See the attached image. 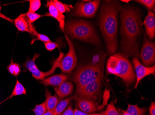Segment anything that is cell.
Segmentation results:
<instances>
[{"label":"cell","instance_id":"20","mask_svg":"<svg viewBox=\"0 0 155 115\" xmlns=\"http://www.w3.org/2000/svg\"><path fill=\"white\" fill-rule=\"evenodd\" d=\"M73 98V96H72L66 99L60 100L54 109L56 115H61Z\"/></svg>","mask_w":155,"mask_h":115},{"label":"cell","instance_id":"12","mask_svg":"<svg viewBox=\"0 0 155 115\" xmlns=\"http://www.w3.org/2000/svg\"><path fill=\"white\" fill-rule=\"evenodd\" d=\"M73 98L75 101L77 107L85 113L93 114L99 109L98 104L94 100L81 98L75 95L73 96Z\"/></svg>","mask_w":155,"mask_h":115},{"label":"cell","instance_id":"24","mask_svg":"<svg viewBox=\"0 0 155 115\" xmlns=\"http://www.w3.org/2000/svg\"><path fill=\"white\" fill-rule=\"evenodd\" d=\"M25 15H26L27 20H28L27 21H28V24L29 25V27L32 26V23L36 21L37 20L43 16V15H40L37 13H31V12H29L25 14Z\"/></svg>","mask_w":155,"mask_h":115},{"label":"cell","instance_id":"35","mask_svg":"<svg viewBox=\"0 0 155 115\" xmlns=\"http://www.w3.org/2000/svg\"><path fill=\"white\" fill-rule=\"evenodd\" d=\"M121 115H130L129 113H128L127 112H126V111H124L123 110L122 111V114Z\"/></svg>","mask_w":155,"mask_h":115},{"label":"cell","instance_id":"23","mask_svg":"<svg viewBox=\"0 0 155 115\" xmlns=\"http://www.w3.org/2000/svg\"><path fill=\"white\" fill-rule=\"evenodd\" d=\"M53 2L58 11L62 14L66 12H70L71 8H73L72 5H68L65 3H62L61 2L57 0L53 1Z\"/></svg>","mask_w":155,"mask_h":115},{"label":"cell","instance_id":"37","mask_svg":"<svg viewBox=\"0 0 155 115\" xmlns=\"http://www.w3.org/2000/svg\"><path fill=\"white\" fill-rule=\"evenodd\" d=\"M1 8H2L1 7V6H0V13H1Z\"/></svg>","mask_w":155,"mask_h":115},{"label":"cell","instance_id":"19","mask_svg":"<svg viewBox=\"0 0 155 115\" xmlns=\"http://www.w3.org/2000/svg\"><path fill=\"white\" fill-rule=\"evenodd\" d=\"M26 94H27V91H26L25 87L23 86L22 84L19 82V80L16 79V83H15L11 95L1 102H0V104L3 103L4 102L6 101L7 100H8L10 98H12L13 97L21 95H26Z\"/></svg>","mask_w":155,"mask_h":115},{"label":"cell","instance_id":"32","mask_svg":"<svg viewBox=\"0 0 155 115\" xmlns=\"http://www.w3.org/2000/svg\"><path fill=\"white\" fill-rule=\"evenodd\" d=\"M74 115V110L72 108V105H70L68 107L67 109L65 110L61 115Z\"/></svg>","mask_w":155,"mask_h":115},{"label":"cell","instance_id":"29","mask_svg":"<svg viewBox=\"0 0 155 115\" xmlns=\"http://www.w3.org/2000/svg\"><path fill=\"white\" fill-rule=\"evenodd\" d=\"M32 33H33V34L35 35H36V37H37V39L35 40H38L41 41H43V42H44L51 41L49 38L48 37H47V35H45L41 34L37 32L35 30L33 31Z\"/></svg>","mask_w":155,"mask_h":115},{"label":"cell","instance_id":"26","mask_svg":"<svg viewBox=\"0 0 155 115\" xmlns=\"http://www.w3.org/2000/svg\"><path fill=\"white\" fill-rule=\"evenodd\" d=\"M28 1L29 2V9H28L29 12L35 13L40 9L41 6V3L40 0H29Z\"/></svg>","mask_w":155,"mask_h":115},{"label":"cell","instance_id":"10","mask_svg":"<svg viewBox=\"0 0 155 115\" xmlns=\"http://www.w3.org/2000/svg\"><path fill=\"white\" fill-rule=\"evenodd\" d=\"M139 57L144 66L149 67L152 66L155 62V43L148 39L144 35V41Z\"/></svg>","mask_w":155,"mask_h":115},{"label":"cell","instance_id":"31","mask_svg":"<svg viewBox=\"0 0 155 115\" xmlns=\"http://www.w3.org/2000/svg\"><path fill=\"white\" fill-rule=\"evenodd\" d=\"M104 115L103 112L101 113H93V114H87L85 113L78 109H75L74 110V115Z\"/></svg>","mask_w":155,"mask_h":115},{"label":"cell","instance_id":"3","mask_svg":"<svg viewBox=\"0 0 155 115\" xmlns=\"http://www.w3.org/2000/svg\"><path fill=\"white\" fill-rule=\"evenodd\" d=\"M104 58V56L96 55L91 64L79 66L74 72L71 79L75 83L76 91L89 84L103 80Z\"/></svg>","mask_w":155,"mask_h":115},{"label":"cell","instance_id":"4","mask_svg":"<svg viewBox=\"0 0 155 115\" xmlns=\"http://www.w3.org/2000/svg\"><path fill=\"white\" fill-rule=\"evenodd\" d=\"M107 74H112L120 77L128 88L135 82L136 76L132 64L126 57L120 53L111 55L108 59Z\"/></svg>","mask_w":155,"mask_h":115},{"label":"cell","instance_id":"9","mask_svg":"<svg viewBox=\"0 0 155 115\" xmlns=\"http://www.w3.org/2000/svg\"><path fill=\"white\" fill-rule=\"evenodd\" d=\"M102 82L103 80H101L87 85L82 89L76 91L75 96L95 101L101 93Z\"/></svg>","mask_w":155,"mask_h":115},{"label":"cell","instance_id":"14","mask_svg":"<svg viewBox=\"0 0 155 115\" xmlns=\"http://www.w3.org/2000/svg\"><path fill=\"white\" fill-rule=\"evenodd\" d=\"M74 86L73 83L68 81L63 82L57 88H55L56 94H57L60 100L72 94L74 91Z\"/></svg>","mask_w":155,"mask_h":115},{"label":"cell","instance_id":"7","mask_svg":"<svg viewBox=\"0 0 155 115\" xmlns=\"http://www.w3.org/2000/svg\"><path fill=\"white\" fill-rule=\"evenodd\" d=\"M64 33L65 34V38L69 45V51L59 63L58 68L61 69L63 73H70L72 72L76 67L77 57L72 41L65 32Z\"/></svg>","mask_w":155,"mask_h":115},{"label":"cell","instance_id":"33","mask_svg":"<svg viewBox=\"0 0 155 115\" xmlns=\"http://www.w3.org/2000/svg\"><path fill=\"white\" fill-rule=\"evenodd\" d=\"M149 111L150 115H155V103L154 102L151 103Z\"/></svg>","mask_w":155,"mask_h":115},{"label":"cell","instance_id":"36","mask_svg":"<svg viewBox=\"0 0 155 115\" xmlns=\"http://www.w3.org/2000/svg\"><path fill=\"white\" fill-rule=\"evenodd\" d=\"M122 2H126V3H128L130 1H124V0H123V1H121Z\"/></svg>","mask_w":155,"mask_h":115},{"label":"cell","instance_id":"11","mask_svg":"<svg viewBox=\"0 0 155 115\" xmlns=\"http://www.w3.org/2000/svg\"><path fill=\"white\" fill-rule=\"evenodd\" d=\"M132 61L134 66L136 72L135 74H136V76L137 77L136 83L133 89H137L138 84L144 77L151 74H153L154 76H155V66L154 65L152 67H146L140 63L139 59L136 57H134L132 59Z\"/></svg>","mask_w":155,"mask_h":115},{"label":"cell","instance_id":"16","mask_svg":"<svg viewBox=\"0 0 155 115\" xmlns=\"http://www.w3.org/2000/svg\"><path fill=\"white\" fill-rule=\"evenodd\" d=\"M69 77V75L62 74H57L44 78L40 82V83L46 86H49L58 87V86L60 85L63 82L68 81Z\"/></svg>","mask_w":155,"mask_h":115},{"label":"cell","instance_id":"15","mask_svg":"<svg viewBox=\"0 0 155 115\" xmlns=\"http://www.w3.org/2000/svg\"><path fill=\"white\" fill-rule=\"evenodd\" d=\"M143 25L145 26L148 37L150 39H153L155 35V14L150 10L148 11V15L145 18Z\"/></svg>","mask_w":155,"mask_h":115},{"label":"cell","instance_id":"25","mask_svg":"<svg viewBox=\"0 0 155 115\" xmlns=\"http://www.w3.org/2000/svg\"><path fill=\"white\" fill-rule=\"evenodd\" d=\"M31 110L34 111L35 115H43L47 112L46 103L44 101L41 104H37L35 108Z\"/></svg>","mask_w":155,"mask_h":115},{"label":"cell","instance_id":"1","mask_svg":"<svg viewBox=\"0 0 155 115\" xmlns=\"http://www.w3.org/2000/svg\"><path fill=\"white\" fill-rule=\"evenodd\" d=\"M120 11L122 55L125 57L136 56L138 53L137 40L142 32L141 14L138 8L131 6L122 7Z\"/></svg>","mask_w":155,"mask_h":115},{"label":"cell","instance_id":"8","mask_svg":"<svg viewBox=\"0 0 155 115\" xmlns=\"http://www.w3.org/2000/svg\"><path fill=\"white\" fill-rule=\"evenodd\" d=\"M101 1H91L87 2H81L76 6L71 15L74 17L91 18L94 16Z\"/></svg>","mask_w":155,"mask_h":115},{"label":"cell","instance_id":"34","mask_svg":"<svg viewBox=\"0 0 155 115\" xmlns=\"http://www.w3.org/2000/svg\"><path fill=\"white\" fill-rule=\"evenodd\" d=\"M43 115H56L54 110H47V112Z\"/></svg>","mask_w":155,"mask_h":115},{"label":"cell","instance_id":"21","mask_svg":"<svg viewBox=\"0 0 155 115\" xmlns=\"http://www.w3.org/2000/svg\"><path fill=\"white\" fill-rule=\"evenodd\" d=\"M126 111L130 115H145L147 109L140 108L137 105H132L129 104Z\"/></svg>","mask_w":155,"mask_h":115},{"label":"cell","instance_id":"18","mask_svg":"<svg viewBox=\"0 0 155 115\" xmlns=\"http://www.w3.org/2000/svg\"><path fill=\"white\" fill-rule=\"evenodd\" d=\"M15 25L18 31L29 32V25L26 20L25 14H21L15 20Z\"/></svg>","mask_w":155,"mask_h":115},{"label":"cell","instance_id":"2","mask_svg":"<svg viewBox=\"0 0 155 115\" xmlns=\"http://www.w3.org/2000/svg\"><path fill=\"white\" fill-rule=\"evenodd\" d=\"M122 8L117 1H107L101 8L99 26L109 54L114 53L117 48V17Z\"/></svg>","mask_w":155,"mask_h":115},{"label":"cell","instance_id":"22","mask_svg":"<svg viewBox=\"0 0 155 115\" xmlns=\"http://www.w3.org/2000/svg\"><path fill=\"white\" fill-rule=\"evenodd\" d=\"M7 70L10 74L15 77H17L21 72V66L19 64L14 62L13 59H11L9 65L7 66Z\"/></svg>","mask_w":155,"mask_h":115},{"label":"cell","instance_id":"30","mask_svg":"<svg viewBox=\"0 0 155 115\" xmlns=\"http://www.w3.org/2000/svg\"><path fill=\"white\" fill-rule=\"evenodd\" d=\"M44 45L47 50L49 51H53L56 47H59L58 44L52 41L44 42Z\"/></svg>","mask_w":155,"mask_h":115},{"label":"cell","instance_id":"13","mask_svg":"<svg viewBox=\"0 0 155 115\" xmlns=\"http://www.w3.org/2000/svg\"><path fill=\"white\" fill-rule=\"evenodd\" d=\"M47 6L48 8L49 14L50 16L56 19L60 24V27L63 32H65L64 28L65 26V16L63 14L60 13L54 4L53 1H49L47 2Z\"/></svg>","mask_w":155,"mask_h":115},{"label":"cell","instance_id":"6","mask_svg":"<svg viewBox=\"0 0 155 115\" xmlns=\"http://www.w3.org/2000/svg\"><path fill=\"white\" fill-rule=\"evenodd\" d=\"M41 55L40 54H37L35 53L34 57L32 59L28 60L26 63L24 64V66L28 70V71L32 73L33 77L35 78L36 80L38 81L40 80H43L44 78L54 73L56 69L58 68L59 63L62 59L64 56V53L60 52V55L58 58L56 59L53 65V67L51 68L50 71H48L43 72L40 71L38 69V67L36 66V64L35 63V61L38 58V57Z\"/></svg>","mask_w":155,"mask_h":115},{"label":"cell","instance_id":"28","mask_svg":"<svg viewBox=\"0 0 155 115\" xmlns=\"http://www.w3.org/2000/svg\"><path fill=\"white\" fill-rule=\"evenodd\" d=\"M136 2L145 6L150 10H152L155 7V0H138Z\"/></svg>","mask_w":155,"mask_h":115},{"label":"cell","instance_id":"5","mask_svg":"<svg viewBox=\"0 0 155 115\" xmlns=\"http://www.w3.org/2000/svg\"><path fill=\"white\" fill-rule=\"evenodd\" d=\"M73 38L91 44L99 45L100 41L91 24L83 20L68 21L64 31Z\"/></svg>","mask_w":155,"mask_h":115},{"label":"cell","instance_id":"27","mask_svg":"<svg viewBox=\"0 0 155 115\" xmlns=\"http://www.w3.org/2000/svg\"><path fill=\"white\" fill-rule=\"evenodd\" d=\"M103 113L104 115H120L117 110L114 102L108 104L107 109Z\"/></svg>","mask_w":155,"mask_h":115},{"label":"cell","instance_id":"17","mask_svg":"<svg viewBox=\"0 0 155 115\" xmlns=\"http://www.w3.org/2000/svg\"><path fill=\"white\" fill-rule=\"evenodd\" d=\"M45 96L46 100L45 102L46 103L47 110H53L54 109L60 101V99L57 94L52 96L51 92L46 88L45 90Z\"/></svg>","mask_w":155,"mask_h":115}]
</instances>
